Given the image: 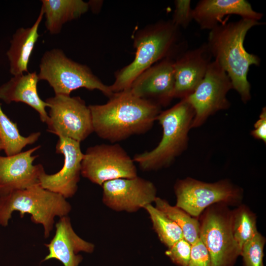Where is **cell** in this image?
<instances>
[{
  "label": "cell",
  "mask_w": 266,
  "mask_h": 266,
  "mask_svg": "<svg viewBox=\"0 0 266 266\" xmlns=\"http://www.w3.org/2000/svg\"><path fill=\"white\" fill-rule=\"evenodd\" d=\"M45 101L49 108V132L79 142L94 132L89 106L79 97L55 95Z\"/></svg>",
  "instance_id": "obj_9"
},
{
  "label": "cell",
  "mask_w": 266,
  "mask_h": 266,
  "mask_svg": "<svg viewBox=\"0 0 266 266\" xmlns=\"http://www.w3.org/2000/svg\"><path fill=\"white\" fill-rule=\"evenodd\" d=\"M135 49L133 61L118 70L109 85L113 93L129 90L134 79L159 61L175 58L186 50L180 28L171 21H160L138 30L133 36Z\"/></svg>",
  "instance_id": "obj_3"
},
{
  "label": "cell",
  "mask_w": 266,
  "mask_h": 266,
  "mask_svg": "<svg viewBox=\"0 0 266 266\" xmlns=\"http://www.w3.org/2000/svg\"><path fill=\"white\" fill-rule=\"evenodd\" d=\"M41 8L45 17V27L52 34L60 33L66 23L76 19L90 8L82 0H42Z\"/></svg>",
  "instance_id": "obj_21"
},
{
  "label": "cell",
  "mask_w": 266,
  "mask_h": 266,
  "mask_svg": "<svg viewBox=\"0 0 266 266\" xmlns=\"http://www.w3.org/2000/svg\"><path fill=\"white\" fill-rule=\"evenodd\" d=\"M231 226L234 239L240 251L243 245L258 232L257 217L246 205L232 210Z\"/></svg>",
  "instance_id": "obj_24"
},
{
  "label": "cell",
  "mask_w": 266,
  "mask_h": 266,
  "mask_svg": "<svg viewBox=\"0 0 266 266\" xmlns=\"http://www.w3.org/2000/svg\"><path fill=\"white\" fill-rule=\"evenodd\" d=\"M55 233L50 242L45 244L49 254L43 261L55 259L64 266H78L83 260L80 252L92 253L95 245L81 238L74 231L68 216L60 218L55 224Z\"/></svg>",
  "instance_id": "obj_17"
},
{
  "label": "cell",
  "mask_w": 266,
  "mask_h": 266,
  "mask_svg": "<svg viewBox=\"0 0 266 266\" xmlns=\"http://www.w3.org/2000/svg\"><path fill=\"white\" fill-rule=\"evenodd\" d=\"M143 209L147 212L159 239L167 248L184 237L177 224L152 204L145 206Z\"/></svg>",
  "instance_id": "obj_25"
},
{
  "label": "cell",
  "mask_w": 266,
  "mask_h": 266,
  "mask_svg": "<svg viewBox=\"0 0 266 266\" xmlns=\"http://www.w3.org/2000/svg\"><path fill=\"white\" fill-rule=\"evenodd\" d=\"M266 238L259 232L242 247L240 256L244 266H264L263 257Z\"/></svg>",
  "instance_id": "obj_26"
},
{
  "label": "cell",
  "mask_w": 266,
  "mask_h": 266,
  "mask_svg": "<svg viewBox=\"0 0 266 266\" xmlns=\"http://www.w3.org/2000/svg\"><path fill=\"white\" fill-rule=\"evenodd\" d=\"M39 80L46 81L55 95H70L72 91L84 88L97 90L110 98L113 93L86 65L67 57L62 50L54 48L42 56L38 73Z\"/></svg>",
  "instance_id": "obj_6"
},
{
  "label": "cell",
  "mask_w": 266,
  "mask_h": 266,
  "mask_svg": "<svg viewBox=\"0 0 266 266\" xmlns=\"http://www.w3.org/2000/svg\"><path fill=\"white\" fill-rule=\"evenodd\" d=\"M88 106L94 132L111 143L148 132L162 108L134 96L129 89L113 93L105 104Z\"/></svg>",
  "instance_id": "obj_1"
},
{
  "label": "cell",
  "mask_w": 266,
  "mask_h": 266,
  "mask_svg": "<svg viewBox=\"0 0 266 266\" xmlns=\"http://www.w3.org/2000/svg\"><path fill=\"white\" fill-rule=\"evenodd\" d=\"M232 212L227 204L217 203L199 216L200 238L209 253L210 266H233L240 256L232 233Z\"/></svg>",
  "instance_id": "obj_7"
},
{
  "label": "cell",
  "mask_w": 266,
  "mask_h": 266,
  "mask_svg": "<svg viewBox=\"0 0 266 266\" xmlns=\"http://www.w3.org/2000/svg\"><path fill=\"white\" fill-rule=\"evenodd\" d=\"M56 152L64 155L62 168L53 174H48L43 170L39 175V182L43 188L59 194L66 199L72 197L78 190L84 153L81 149L80 142L63 137H59Z\"/></svg>",
  "instance_id": "obj_13"
},
{
  "label": "cell",
  "mask_w": 266,
  "mask_h": 266,
  "mask_svg": "<svg viewBox=\"0 0 266 266\" xmlns=\"http://www.w3.org/2000/svg\"><path fill=\"white\" fill-rule=\"evenodd\" d=\"M40 147L12 156H0V197L39 184V175L44 169L41 164H33L38 156L33 153Z\"/></svg>",
  "instance_id": "obj_15"
},
{
  "label": "cell",
  "mask_w": 266,
  "mask_h": 266,
  "mask_svg": "<svg viewBox=\"0 0 266 266\" xmlns=\"http://www.w3.org/2000/svg\"><path fill=\"white\" fill-rule=\"evenodd\" d=\"M251 135L255 138L266 143V108L263 107L259 119L254 125V129L251 132Z\"/></svg>",
  "instance_id": "obj_30"
},
{
  "label": "cell",
  "mask_w": 266,
  "mask_h": 266,
  "mask_svg": "<svg viewBox=\"0 0 266 266\" xmlns=\"http://www.w3.org/2000/svg\"><path fill=\"white\" fill-rule=\"evenodd\" d=\"M81 175L100 186L108 181L137 176L133 159L117 143L89 147L83 155Z\"/></svg>",
  "instance_id": "obj_10"
},
{
  "label": "cell",
  "mask_w": 266,
  "mask_h": 266,
  "mask_svg": "<svg viewBox=\"0 0 266 266\" xmlns=\"http://www.w3.org/2000/svg\"><path fill=\"white\" fill-rule=\"evenodd\" d=\"M38 81L35 71L14 75L0 86V100L7 104L12 102L26 103L35 110L39 113L40 120L47 124L49 116L46 108L48 104L38 95Z\"/></svg>",
  "instance_id": "obj_19"
},
{
  "label": "cell",
  "mask_w": 266,
  "mask_h": 266,
  "mask_svg": "<svg viewBox=\"0 0 266 266\" xmlns=\"http://www.w3.org/2000/svg\"><path fill=\"white\" fill-rule=\"evenodd\" d=\"M262 23L243 19L222 22L209 32L206 42L212 57L229 76L234 89L245 103L251 98V86L247 79L250 66H259L260 58L247 52L244 41L247 32Z\"/></svg>",
  "instance_id": "obj_2"
},
{
  "label": "cell",
  "mask_w": 266,
  "mask_h": 266,
  "mask_svg": "<svg viewBox=\"0 0 266 266\" xmlns=\"http://www.w3.org/2000/svg\"><path fill=\"white\" fill-rule=\"evenodd\" d=\"M101 186L103 203L117 212H135L154 202L157 197L155 185L138 176L108 181Z\"/></svg>",
  "instance_id": "obj_12"
},
{
  "label": "cell",
  "mask_w": 266,
  "mask_h": 266,
  "mask_svg": "<svg viewBox=\"0 0 266 266\" xmlns=\"http://www.w3.org/2000/svg\"><path fill=\"white\" fill-rule=\"evenodd\" d=\"M212 58L207 43H204L184 50L175 58L174 99L186 98L194 91L204 77Z\"/></svg>",
  "instance_id": "obj_16"
},
{
  "label": "cell",
  "mask_w": 266,
  "mask_h": 266,
  "mask_svg": "<svg viewBox=\"0 0 266 266\" xmlns=\"http://www.w3.org/2000/svg\"><path fill=\"white\" fill-rule=\"evenodd\" d=\"M40 135L38 132L33 133L27 136L22 135L17 124L4 113L0 104V137L6 156L21 152L24 147L37 141Z\"/></svg>",
  "instance_id": "obj_22"
},
{
  "label": "cell",
  "mask_w": 266,
  "mask_h": 266,
  "mask_svg": "<svg viewBox=\"0 0 266 266\" xmlns=\"http://www.w3.org/2000/svg\"><path fill=\"white\" fill-rule=\"evenodd\" d=\"M194 115V109L185 99L161 111L157 118L163 128L160 142L152 150L135 155L133 161L143 171L169 166L187 147Z\"/></svg>",
  "instance_id": "obj_4"
},
{
  "label": "cell",
  "mask_w": 266,
  "mask_h": 266,
  "mask_svg": "<svg viewBox=\"0 0 266 266\" xmlns=\"http://www.w3.org/2000/svg\"><path fill=\"white\" fill-rule=\"evenodd\" d=\"M187 266H210L209 253L200 238L191 244L190 257Z\"/></svg>",
  "instance_id": "obj_29"
},
{
  "label": "cell",
  "mask_w": 266,
  "mask_h": 266,
  "mask_svg": "<svg viewBox=\"0 0 266 266\" xmlns=\"http://www.w3.org/2000/svg\"><path fill=\"white\" fill-rule=\"evenodd\" d=\"M155 207L175 222L182 230L184 238L191 244L200 238L199 219L191 216L181 208L170 205L166 200L157 197Z\"/></svg>",
  "instance_id": "obj_23"
},
{
  "label": "cell",
  "mask_w": 266,
  "mask_h": 266,
  "mask_svg": "<svg viewBox=\"0 0 266 266\" xmlns=\"http://www.w3.org/2000/svg\"><path fill=\"white\" fill-rule=\"evenodd\" d=\"M191 244L184 237L167 248L165 254L178 266H187L190 257Z\"/></svg>",
  "instance_id": "obj_27"
},
{
  "label": "cell",
  "mask_w": 266,
  "mask_h": 266,
  "mask_svg": "<svg viewBox=\"0 0 266 266\" xmlns=\"http://www.w3.org/2000/svg\"><path fill=\"white\" fill-rule=\"evenodd\" d=\"M3 149V144L0 137V151Z\"/></svg>",
  "instance_id": "obj_31"
},
{
  "label": "cell",
  "mask_w": 266,
  "mask_h": 266,
  "mask_svg": "<svg viewBox=\"0 0 266 266\" xmlns=\"http://www.w3.org/2000/svg\"><path fill=\"white\" fill-rule=\"evenodd\" d=\"M174 3L175 9L171 21L180 29L186 28L193 20L191 0H176Z\"/></svg>",
  "instance_id": "obj_28"
},
{
  "label": "cell",
  "mask_w": 266,
  "mask_h": 266,
  "mask_svg": "<svg viewBox=\"0 0 266 266\" xmlns=\"http://www.w3.org/2000/svg\"><path fill=\"white\" fill-rule=\"evenodd\" d=\"M230 15L258 21L263 16L245 0H201L193 9V20L202 30L210 31L222 23L225 16Z\"/></svg>",
  "instance_id": "obj_18"
},
{
  "label": "cell",
  "mask_w": 266,
  "mask_h": 266,
  "mask_svg": "<svg viewBox=\"0 0 266 266\" xmlns=\"http://www.w3.org/2000/svg\"><path fill=\"white\" fill-rule=\"evenodd\" d=\"M70 204L62 195L42 187L39 184L14 191L0 197V226H8L14 211L31 214V221L42 225L45 238H48L55 224V218L68 216Z\"/></svg>",
  "instance_id": "obj_5"
},
{
  "label": "cell",
  "mask_w": 266,
  "mask_h": 266,
  "mask_svg": "<svg viewBox=\"0 0 266 266\" xmlns=\"http://www.w3.org/2000/svg\"><path fill=\"white\" fill-rule=\"evenodd\" d=\"M174 59L165 58L142 72L131 84V92L161 107L169 105L174 99Z\"/></svg>",
  "instance_id": "obj_14"
},
{
  "label": "cell",
  "mask_w": 266,
  "mask_h": 266,
  "mask_svg": "<svg viewBox=\"0 0 266 266\" xmlns=\"http://www.w3.org/2000/svg\"><path fill=\"white\" fill-rule=\"evenodd\" d=\"M232 89L226 72L215 61H212L203 79L194 91L184 98L195 112L191 129L201 126L217 112L228 109L231 104L227 95Z\"/></svg>",
  "instance_id": "obj_11"
},
{
  "label": "cell",
  "mask_w": 266,
  "mask_h": 266,
  "mask_svg": "<svg viewBox=\"0 0 266 266\" xmlns=\"http://www.w3.org/2000/svg\"><path fill=\"white\" fill-rule=\"evenodd\" d=\"M43 16L41 8L36 20L31 27L19 28L13 34L6 55L9 62L10 72L13 76L29 72L28 63L40 36L38 30Z\"/></svg>",
  "instance_id": "obj_20"
},
{
  "label": "cell",
  "mask_w": 266,
  "mask_h": 266,
  "mask_svg": "<svg viewBox=\"0 0 266 266\" xmlns=\"http://www.w3.org/2000/svg\"><path fill=\"white\" fill-rule=\"evenodd\" d=\"M174 191L175 205L195 218L215 203L240 204L243 195L242 188L228 179L207 183L189 177L177 180Z\"/></svg>",
  "instance_id": "obj_8"
}]
</instances>
